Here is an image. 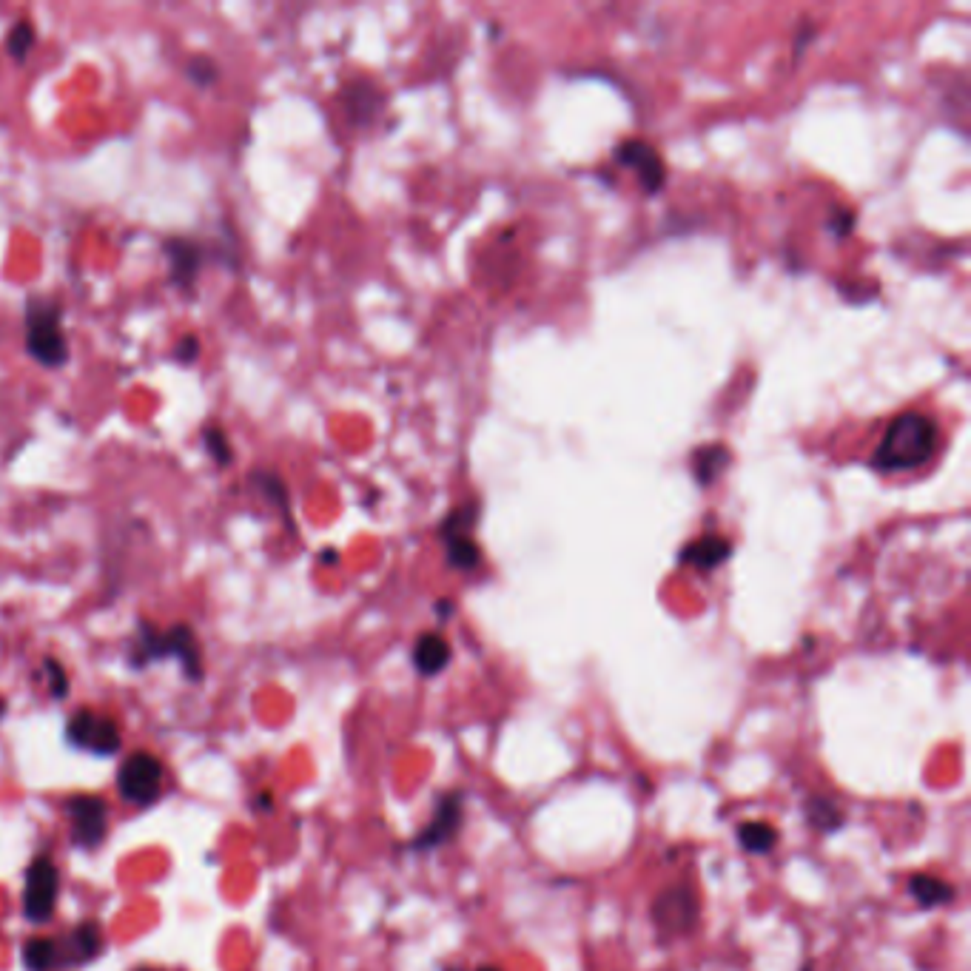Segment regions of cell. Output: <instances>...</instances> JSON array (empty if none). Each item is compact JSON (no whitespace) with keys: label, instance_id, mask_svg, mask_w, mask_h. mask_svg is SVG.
I'll return each mask as SVG.
<instances>
[{"label":"cell","instance_id":"obj_1","mask_svg":"<svg viewBox=\"0 0 971 971\" xmlns=\"http://www.w3.org/2000/svg\"><path fill=\"white\" fill-rule=\"evenodd\" d=\"M937 439H940V430L934 425L932 416L917 411L903 413L883 433L878 450L872 456V465L883 473L915 470L932 459Z\"/></svg>","mask_w":971,"mask_h":971},{"label":"cell","instance_id":"obj_2","mask_svg":"<svg viewBox=\"0 0 971 971\" xmlns=\"http://www.w3.org/2000/svg\"><path fill=\"white\" fill-rule=\"evenodd\" d=\"M26 351L43 368H60L69 359V342L60 325V308L55 302L35 299L26 308Z\"/></svg>","mask_w":971,"mask_h":971},{"label":"cell","instance_id":"obj_3","mask_svg":"<svg viewBox=\"0 0 971 971\" xmlns=\"http://www.w3.org/2000/svg\"><path fill=\"white\" fill-rule=\"evenodd\" d=\"M698 915H701L698 897H695V892H692L690 886H684V883L664 889V892L653 900V906H650L653 926L658 929L661 937H681V934H690L692 929H695V923H698Z\"/></svg>","mask_w":971,"mask_h":971},{"label":"cell","instance_id":"obj_4","mask_svg":"<svg viewBox=\"0 0 971 971\" xmlns=\"http://www.w3.org/2000/svg\"><path fill=\"white\" fill-rule=\"evenodd\" d=\"M163 655H177L186 667L188 678H200V650L188 624H177L169 633H154L149 624H143L137 661L146 664L151 658H163Z\"/></svg>","mask_w":971,"mask_h":971},{"label":"cell","instance_id":"obj_5","mask_svg":"<svg viewBox=\"0 0 971 971\" xmlns=\"http://www.w3.org/2000/svg\"><path fill=\"white\" fill-rule=\"evenodd\" d=\"M60 875L57 866L49 858H35L26 872V889H23V912L32 923H43L55 912Z\"/></svg>","mask_w":971,"mask_h":971},{"label":"cell","instance_id":"obj_6","mask_svg":"<svg viewBox=\"0 0 971 971\" xmlns=\"http://www.w3.org/2000/svg\"><path fill=\"white\" fill-rule=\"evenodd\" d=\"M120 792L123 798L137 806H149L160 798V784H163V764L149 755V752H140V755H131L129 761L123 764L120 769Z\"/></svg>","mask_w":971,"mask_h":971},{"label":"cell","instance_id":"obj_7","mask_svg":"<svg viewBox=\"0 0 971 971\" xmlns=\"http://www.w3.org/2000/svg\"><path fill=\"white\" fill-rule=\"evenodd\" d=\"M465 798L462 792H448L442 795L439 803H436V812H433V821L419 832V838L413 841V849H436L442 843H448L456 838V832L462 829V821H465Z\"/></svg>","mask_w":971,"mask_h":971},{"label":"cell","instance_id":"obj_8","mask_svg":"<svg viewBox=\"0 0 971 971\" xmlns=\"http://www.w3.org/2000/svg\"><path fill=\"white\" fill-rule=\"evenodd\" d=\"M69 738L77 747H86L97 755H112L120 747V729L112 718L92 715V712H77L69 724Z\"/></svg>","mask_w":971,"mask_h":971},{"label":"cell","instance_id":"obj_9","mask_svg":"<svg viewBox=\"0 0 971 971\" xmlns=\"http://www.w3.org/2000/svg\"><path fill=\"white\" fill-rule=\"evenodd\" d=\"M69 815L75 823V843L80 846H97L106 835V801L97 795H75L69 801Z\"/></svg>","mask_w":971,"mask_h":971},{"label":"cell","instance_id":"obj_10","mask_svg":"<svg viewBox=\"0 0 971 971\" xmlns=\"http://www.w3.org/2000/svg\"><path fill=\"white\" fill-rule=\"evenodd\" d=\"M616 160L621 166L635 171L638 183L647 188V191H658L661 183H664V163L658 157V151L644 143V140H627L621 143L616 151Z\"/></svg>","mask_w":971,"mask_h":971},{"label":"cell","instance_id":"obj_11","mask_svg":"<svg viewBox=\"0 0 971 971\" xmlns=\"http://www.w3.org/2000/svg\"><path fill=\"white\" fill-rule=\"evenodd\" d=\"M163 251L169 257L171 280L177 282L180 288H191L197 274H200V268H203V248L186 240V237H174V240H166Z\"/></svg>","mask_w":971,"mask_h":971},{"label":"cell","instance_id":"obj_12","mask_svg":"<svg viewBox=\"0 0 971 971\" xmlns=\"http://www.w3.org/2000/svg\"><path fill=\"white\" fill-rule=\"evenodd\" d=\"M729 553H732V547L724 536H701L687 544V550L681 553V561L698 567V570H715L718 564L729 559Z\"/></svg>","mask_w":971,"mask_h":971},{"label":"cell","instance_id":"obj_13","mask_svg":"<svg viewBox=\"0 0 971 971\" xmlns=\"http://www.w3.org/2000/svg\"><path fill=\"white\" fill-rule=\"evenodd\" d=\"M450 661V644L439 633H425L419 635L416 647H413V664L422 675H436L448 667Z\"/></svg>","mask_w":971,"mask_h":971},{"label":"cell","instance_id":"obj_14","mask_svg":"<svg viewBox=\"0 0 971 971\" xmlns=\"http://www.w3.org/2000/svg\"><path fill=\"white\" fill-rule=\"evenodd\" d=\"M909 892L923 909H937V906H946L954 900V886L934 878V875H915L909 880Z\"/></svg>","mask_w":971,"mask_h":971},{"label":"cell","instance_id":"obj_15","mask_svg":"<svg viewBox=\"0 0 971 971\" xmlns=\"http://www.w3.org/2000/svg\"><path fill=\"white\" fill-rule=\"evenodd\" d=\"M738 841L752 855H766L778 846V829L766 821H747L738 826Z\"/></svg>","mask_w":971,"mask_h":971},{"label":"cell","instance_id":"obj_16","mask_svg":"<svg viewBox=\"0 0 971 971\" xmlns=\"http://www.w3.org/2000/svg\"><path fill=\"white\" fill-rule=\"evenodd\" d=\"M729 462V450L721 448V445H707V448H698L692 453V470H695V479L701 485H710L721 476V470L727 467Z\"/></svg>","mask_w":971,"mask_h":971},{"label":"cell","instance_id":"obj_17","mask_svg":"<svg viewBox=\"0 0 971 971\" xmlns=\"http://www.w3.org/2000/svg\"><path fill=\"white\" fill-rule=\"evenodd\" d=\"M445 547H448V564L456 570H476L479 567V544L473 542L470 533H445Z\"/></svg>","mask_w":971,"mask_h":971},{"label":"cell","instance_id":"obj_18","mask_svg":"<svg viewBox=\"0 0 971 971\" xmlns=\"http://www.w3.org/2000/svg\"><path fill=\"white\" fill-rule=\"evenodd\" d=\"M806 821L812 823L818 832H835L843 826V809L832 798L812 795L806 801Z\"/></svg>","mask_w":971,"mask_h":971},{"label":"cell","instance_id":"obj_19","mask_svg":"<svg viewBox=\"0 0 971 971\" xmlns=\"http://www.w3.org/2000/svg\"><path fill=\"white\" fill-rule=\"evenodd\" d=\"M35 40H38V32H35L32 20H18V23L9 29L6 49H9V55L15 57V60H26L29 52L35 49Z\"/></svg>","mask_w":971,"mask_h":971},{"label":"cell","instance_id":"obj_20","mask_svg":"<svg viewBox=\"0 0 971 971\" xmlns=\"http://www.w3.org/2000/svg\"><path fill=\"white\" fill-rule=\"evenodd\" d=\"M203 442H206L208 456H211V459H214L220 467H228L231 462H234L231 442H228V436H225L220 425H206V428H203Z\"/></svg>","mask_w":971,"mask_h":971},{"label":"cell","instance_id":"obj_21","mask_svg":"<svg viewBox=\"0 0 971 971\" xmlns=\"http://www.w3.org/2000/svg\"><path fill=\"white\" fill-rule=\"evenodd\" d=\"M23 960H26V966H29L32 971H49L52 966H55V960H57V946L52 943V940L38 937V940H32V943L26 946Z\"/></svg>","mask_w":971,"mask_h":971},{"label":"cell","instance_id":"obj_22","mask_svg":"<svg viewBox=\"0 0 971 971\" xmlns=\"http://www.w3.org/2000/svg\"><path fill=\"white\" fill-rule=\"evenodd\" d=\"M186 75L191 77L197 86H211V83H217L220 69H217V63H214L211 57L197 55V57H191V60L186 63Z\"/></svg>","mask_w":971,"mask_h":971},{"label":"cell","instance_id":"obj_23","mask_svg":"<svg viewBox=\"0 0 971 971\" xmlns=\"http://www.w3.org/2000/svg\"><path fill=\"white\" fill-rule=\"evenodd\" d=\"M72 940H75L77 960H89V957H94L97 949H100V929H97L94 923H83V926H77V932Z\"/></svg>","mask_w":971,"mask_h":971},{"label":"cell","instance_id":"obj_24","mask_svg":"<svg viewBox=\"0 0 971 971\" xmlns=\"http://www.w3.org/2000/svg\"><path fill=\"white\" fill-rule=\"evenodd\" d=\"M174 359L180 362V365H194L197 359H200V342H197V337H183L180 342H177V348H174Z\"/></svg>","mask_w":971,"mask_h":971},{"label":"cell","instance_id":"obj_25","mask_svg":"<svg viewBox=\"0 0 971 971\" xmlns=\"http://www.w3.org/2000/svg\"><path fill=\"white\" fill-rule=\"evenodd\" d=\"M257 479H260V485L265 487V493H268V499H271L274 505L285 507V487H282L280 476H271V473H260Z\"/></svg>","mask_w":971,"mask_h":971},{"label":"cell","instance_id":"obj_26","mask_svg":"<svg viewBox=\"0 0 971 971\" xmlns=\"http://www.w3.org/2000/svg\"><path fill=\"white\" fill-rule=\"evenodd\" d=\"M46 673H49V681H52V692H55V698H63V695H66V687H69V681H66V673H63V667L57 664L55 658H46Z\"/></svg>","mask_w":971,"mask_h":971},{"label":"cell","instance_id":"obj_27","mask_svg":"<svg viewBox=\"0 0 971 971\" xmlns=\"http://www.w3.org/2000/svg\"><path fill=\"white\" fill-rule=\"evenodd\" d=\"M479 971H502V969H496V966H482Z\"/></svg>","mask_w":971,"mask_h":971},{"label":"cell","instance_id":"obj_28","mask_svg":"<svg viewBox=\"0 0 971 971\" xmlns=\"http://www.w3.org/2000/svg\"><path fill=\"white\" fill-rule=\"evenodd\" d=\"M445 971H459V969H445Z\"/></svg>","mask_w":971,"mask_h":971}]
</instances>
